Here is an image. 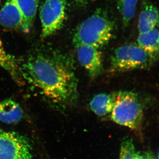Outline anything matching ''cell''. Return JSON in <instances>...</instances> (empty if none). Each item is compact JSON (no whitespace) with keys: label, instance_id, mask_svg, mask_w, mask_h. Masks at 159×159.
Here are the masks:
<instances>
[{"label":"cell","instance_id":"obj_1","mask_svg":"<svg viewBox=\"0 0 159 159\" xmlns=\"http://www.w3.org/2000/svg\"><path fill=\"white\" fill-rule=\"evenodd\" d=\"M19 70L26 80L53 101L69 104L77 99V78L61 57L43 54L32 55Z\"/></svg>","mask_w":159,"mask_h":159},{"label":"cell","instance_id":"obj_2","mask_svg":"<svg viewBox=\"0 0 159 159\" xmlns=\"http://www.w3.org/2000/svg\"><path fill=\"white\" fill-rule=\"evenodd\" d=\"M113 22L104 11L98 10L77 27L73 37L75 47L87 45L99 48L112 36Z\"/></svg>","mask_w":159,"mask_h":159},{"label":"cell","instance_id":"obj_3","mask_svg":"<svg viewBox=\"0 0 159 159\" xmlns=\"http://www.w3.org/2000/svg\"><path fill=\"white\" fill-rule=\"evenodd\" d=\"M111 118L119 125L133 130L139 129L143 120V110L137 94L129 91L117 92L116 101Z\"/></svg>","mask_w":159,"mask_h":159},{"label":"cell","instance_id":"obj_4","mask_svg":"<svg viewBox=\"0 0 159 159\" xmlns=\"http://www.w3.org/2000/svg\"><path fill=\"white\" fill-rule=\"evenodd\" d=\"M157 57L139 45L122 46L116 49L111 57L110 71L117 73L145 69L151 65Z\"/></svg>","mask_w":159,"mask_h":159},{"label":"cell","instance_id":"obj_5","mask_svg":"<svg viewBox=\"0 0 159 159\" xmlns=\"http://www.w3.org/2000/svg\"><path fill=\"white\" fill-rule=\"evenodd\" d=\"M66 5V0H44L39 9L43 38L51 36L62 28Z\"/></svg>","mask_w":159,"mask_h":159},{"label":"cell","instance_id":"obj_6","mask_svg":"<svg viewBox=\"0 0 159 159\" xmlns=\"http://www.w3.org/2000/svg\"><path fill=\"white\" fill-rule=\"evenodd\" d=\"M29 139L14 132L0 129V159H32Z\"/></svg>","mask_w":159,"mask_h":159},{"label":"cell","instance_id":"obj_7","mask_svg":"<svg viewBox=\"0 0 159 159\" xmlns=\"http://www.w3.org/2000/svg\"><path fill=\"white\" fill-rule=\"evenodd\" d=\"M80 63L88 72L92 78H96L102 73V54L98 48L87 45L76 47Z\"/></svg>","mask_w":159,"mask_h":159},{"label":"cell","instance_id":"obj_8","mask_svg":"<svg viewBox=\"0 0 159 159\" xmlns=\"http://www.w3.org/2000/svg\"><path fill=\"white\" fill-rule=\"evenodd\" d=\"M22 16L16 0H6L0 9V25L10 29L21 27Z\"/></svg>","mask_w":159,"mask_h":159},{"label":"cell","instance_id":"obj_9","mask_svg":"<svg viewBox=\"0 0 159 159\" xmlns=\"http://www.w3.org/2000/svg\"><path fill=\"white\" fill-rule=\"evenodd\" d=\"M117 93L97 94L91 100L90 107L93 112L100 117L111 114L117 100Z\"/></svg>","mask_w":159,"mask_h":159},{"label":"cell","instance_id":"obj_10","mask_svg":"<svg viewBox=\"0 0 159 159\" xmlns=\"http://www.w3.org/2000/svg\"><path fill=\"white\" fill-rule=\"evenodd\" d=\"M24 112L19 104L11 99L0 101V121L6 124H16L22 119Z\"/></svg>","mask_w":159,"mask_h":159},{"label":"cell","instance_id":"obj_11","mask_svg":"<svg viewBox=\"0 0 159 159\" xmlns=\"http://www.w3.org/2000/svg\"><path fill=\"white\" fill-rule=\"evenodd\" d=\"M159 24V12L157 9L151 4L143 6L139 15L138 29L140 33H145L155 29Z\"/></svg>","mask_w":159,"mask_h":159},{"label":"cell","instance_id":"obj_12","mask_svg":"<svg viewBox=\"0 0 159 159\" xmlns=\"http://www.w3.org/2000/svg\"><path fill=\"white\" fill-rule=\"evenodd\" d=\"M22 16L21 28L28 33L31 30L37 12L39 0H16Z\"/></svg>","mask_w":159,"mask_h":159},{"label":"cell","instance_id":"obj_13","mask_svg":"<svg viewBox=\"0 0 159 159\" xmlns=\"http://www.w3.org/2000/svg\"><path fill=\"white\" fill-rule=\"evenodd\" d=\"M0 67L7 71L12 79L18 84L22 85L21 75L19 67L14 57L7 53L3 47L0 39Z\"/></svg>","mask_w":159,"mask_h":159},{"label":"cell","instance_id":"obj_14","mask_svg":"<svg viewBox=\"0 0 159 159\" xmlns=\"http://www.w3.org/2000/svg\"><path fill=\"white\" fill-rule=\"evenodd\" d=\"M138 45L149 54L157 57L159 53V31L154 29L148 32L139 33Z\"/></svg>","mask_w":159,"mask_h":159},{"label":"cell","instance_id":"obj_15","mask_svg":"<svg viewBox=\"0 0 159 159\" xmlns=\"http://www.w3.org/2000/svg\"><path fill=\"white\" fill-rule=\"evenodd\" d=\"M138 0H118L117 9L124 27L128 26L135 14Z\"/></svg>","mask_w":159,"mask_h":159},{"label":"cell","instance_id":"obj_16","mask_svg":"<svg viewBox=\"0 0 159 159\" xmlns=\"http://www.w3.org/2000/svg\"><path fill=\"white\" fill-rule=\"evenodd\" d=\"M135 152L132 140L125 139L121 143L119 159H132Z\"/></svg>","mask_w":159,"mask_h":159},{"label":"cell","instance_id":"obj_17","mask_svg":"<svg viewBox=\"0 0 159 159\" xmlns=\"http://www.w3.org/2000/svg\"><path fill=\"white\" fill-rule=\"evenodd\" d=\"M74 1L77 4L82 6V5H85L87 4L91 0H74Z\"/></svg>","mask_w":159,"mask_h":159},{"label":"cell","instance_id":"obj_18","mask_svg":"<svg viewBox=\"0 0 159 159\" xmlns=\"http://www.w3.org/2000/svg\"><path fill=\"white\" fill-rule=\"evenodd\" d=\"M132 159H146V156H143L139 152H135Z\"/></svg>","mask_w":159,"mask_h":159},{"label":"cell","instance_id":"obj_19","mask_svg":"<svg viewBox=\"0 0 159 159\" xmlns=\"http://www.w3.org/2000/svg\"><path fill=\"white\" fill-rule=\"evenodd\" d=\"M146 159H155L151 155H149V154L146 156Z\"/></svg>","mask_w":159,"mask_h":159},{"label":"cell","instance_id":"obj_20","mask_svg":"<svg viewBox=\"0 0 159 159\" xmlns=\"http://www.w3.org/2000/svg\"><path fill=\"white\" fill-rule=\"evenodd\" d=\"M158 159H159V153L158 154Z\"/></svg>","mask_w":159,"mask_h":159}]
</instances>
